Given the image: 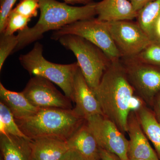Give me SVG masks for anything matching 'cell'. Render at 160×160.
<instances>
[{"label":"cell","instance_id":"1","mask_svg":"<svg viewBox=\"0 0 160 160\" xmlns=\"http://www.w3.org/2000/svg\"><path fill=\"white\" fill-rule=\"evenodd\" d=\"M103 115L113 122L124 134L130 112L146 104L137 95L120 59L112 61L99 84L92 89Z\"/></svg>","mask_w":160,"mask_h":160},{"label":"cell","instance_id":"2","mask_svg":"<svg viewBox=\"0 0 160 160\" xmlns=\"http://www.w3.org/2000/svg\"><path fill=\"white\" fill-rule=\"evenodd\" d=\"M95 2L74 6L56 0H39L38 21L33 27L18 32V42L13 53L41 39L47 32L56 31L77 21L95 18Z\"/></svg>","mask_w":160,"mask_h":160},{"label":"cell","instance_id":"3","mask_svg":"<svg viewBox=\"0 0 160 160\" xmlns=\"http://www.w3.org/2000/svg\"><path fill=\"white\" fill-rule=\"evenodd\" d=\"M85 120L73 108H41L31 116L15 119L20 129L30 139L52 138L65 141L74 134Z\"/></svg>","mask_w":160,"mask_h":160},{"label":"cell","instance_id":"4","mask_svg":"<svg viewBox=\"0 0 160 160\" xmlns=\"http://www.w3.org/2000/svg\"><path fill=\"white\" fill-rule=\"evenodd\" d=\"M43 49L41 43H35L29 52L20 56L21 65L33 77L45 78L57 85L72 101L73 80L79 68L78 63L62 65L51 62L43 56Z\"/></svg>","mask_w":160,"mask_h":160},{"label":"cell","instance_id":"5","mask_svg":"<svg viewBox=\"0 0 160 160\" xmlns=\"http://www.w3.org/2000/svg\"><path fill=\"white\" fill-rule=\"evenodd\" d=\"M60 44L75 56L79 67L92 89L99 84L112 61L98 47L84 38L72 34L58 39Z\"/></svg>","mask_w":160,"mask_h":160},{"label":"cell","instance_id":"6","mask_svg":"<svg viewBox=\"0 0 160 160\" xmlns=\"http://www.w3.org/2000/svg\"><path fill=\"white\" fill-rule=\"evenodd\" d=\"M66 34L78 36L88 40L98 47L111 61L122 57L109 33L106 22L93 18L81 20L54 31L51 39L58 41Z\"/></svg>","mask_w":160,"mask_h":160},{"label":"cell","instance_id":"7","mask_svg":"<svg viewBox=\"0 0 160 160\" xmlns=\"http://www.w3.org/2000/svg\"><path fill=\"white\" fill-rule=\"evenodd\" d=\"M122 63L129 82L137 95L151 107L160 92V67L142 62L133 58Z\"/></svg>","mask_w":160,"mask_h":160},{"label":"cell","instance_id":"8","mask_svg":"<svg viewBox=\"0 0 160 160\" xmlns=\"http://www.w3.org/2000/svg\"><path fill=\"white\" fill-rule=\"evenodd\" d=\"M100 148L116 155L120 160H129V140L113 122L103 115H95L85 121Z\"/></svg>","mask_w":160,"mask_h":160},{"label":"cell","instance_id":"9","mask_svg":"<svg viewBox=\"0 0 160 160\" xmlns=\"http://www.w3.org/2000/svg\"><path fill=\"white\" fill-rule=\"evenodd\" d=\"M106 26L122 57L136 56L152 42L137 22H106Z\"/></svg>","mask_w":160,"mask_h":160},{"label":"cell","instance_id":"10","mask_svg":"<svg viewBox=\"0 0 160 160\" xmlns=\"http://www.w3.org/2000/svg\"><path fill=\"white\" fill-rule=\"evenodd\" d=\"M33 106L38 108L73 109L72 100L61 93L49 80L34 76L22 92Z\"/></svg>","mask_w":160,"mask_h":160},{"label":"cell","instance_id":"11","mask_svg":"<svg viewBox=\"0 0 160 160\" xmlns=\"http://www.w3.org/2000/svg\"><path fill=\"white\" fill-rule=\"evenodd\" d=\"M72 102L75 103L74 111L85 120L95 115H103L98 101L86 82L79 67L73 80Z\"/></svg>","mask_w":160,"mask_h":160},{"label":"cell","instance_id":"12","mask_svg":"<svg viewBox=\"0 0 160 160\" xmlns=\"http://www.w3.org/2000/svg\"><path fill=\"white\" fill-rule=\"evenodd\" d=\"M127 132L129 139V158L160 160L150 145L134 111H131L128 117Z\"/></svg>","mask_w":160,"mask_h":160},{"label":"cell","instance_id":"13","mask_svg":"<svg viewBox=\"0 0 160 160\" xmlns=\"http://www.w3.org/2000/svg\"><path fill=\"white\" fill-rule=\"evenodd\" d=\"M95 8L97 18L105 22L132 21L138 16L129 0H102Z\"/></svg>","mask_w":160,"mask_h":160},{"label":"cell","instance_id":"14","mask_svg":"<svg viewBox=\"0 0 160 160\" xmlns=\"http://www.w3.org/2000/svg\"><path fill=\"white\" fill-rule=\"evenodd\" d=\"M66 142L69 149L78 152L85 160H101L99 146L86 122Z\"/></svg>","mask_w":160,"mask_h":160},{"label":"cell","instance_id":"15","mask_svg":"<svg viewBox=\"0 0 160 160\" xmlns=\"http://www.w3.org/2000/svg\"><path fill=\"white\" fill-rule=\"evenodd\" d=\"M31 160H59L69 149L66 141L52 138L30 141Z\"/></svg>","mask_w":160,"mask_h":160},{"label":"cell","instance_id":"16","mask_svg":"<svg viewBox=\"0 0 160 160\" xmlns=\"http://www.w3.org/2000/svg\"><path fill=\"white\" fill-rule=\"evenodd\" d=\"M0 98L1 102L9 108L15 119L29 117L36 113L39 109L31 104L22 92H16L8 90L1 82Z\"/></svg>","mask_w":160,"mask_h":160},{"label":"cell","instance_id":"17","mask_svg":"<svg viewBox=\"0 0 160 160\" xmlns=\"http://www.w3.org/2000/svg\"><path fill=\"white\" fill-rule=\"evenodd\" d=\"M31 140L9 134H0L3 160H31Z\"/></svg>","mask_w":160,"mask_h":160},{"label":"cell","instance_id":"18","mask_svg":"<svg viewBox=\"0 0 160 160\" xmlns=\"http://www.w3.org/2000/svg\"><path fill=\"white\" fill-rule=\"evenodd\" d=\"M143 131L151 142L160 160V122L146 104L135 111Z\"/></svg>","mask_w":160,"mask_h":160},{"label":"cell","instance_id":"19","mask_svg":"<svg viewBox=\"0 0 160 160\" xmlns=\"http://www.w3.org/2000/svg\"><path fill=\"white\" fill-rule=\"evenodd\" d=\"M160 16V0L148 3L138 12L137 23L152 41L153 28Z\"/></svg>","mask_w":160,"mask_h":160},{"label":"cell","instance_id":"20","mask_svg":"<svg viewBox=\"0 0 160 160\" xmlns=\"http://www.w3.org/2000/svg\"><path fill=\"white\" fill-rule=\"evenodd\" d=\"M0 134H9L30 139L20 129L9 108L1 102H0Z\"/></svg>","mask_w":160,"mask_h":160},{"label":"cell","instance_id":"21","mask_svg":"<svg viewBox=\"0 0 160 160\" xmlns=\"http://www.w3.org/2000/svg\"><path fill=\"white\" fill-rule=\"evenodd\" d=\"M31 20L12 9L7 17L4 31L1 33L10 35L14 34L16 32L22 31L28 27V23Z\"/></svg>","mask_w":160,"mask_h":160},{"label":"cell","instance_id":"22","mask_svg":"<svg viewBox=\"0 0 160 160\" xmlns=\"http://www.w3.org/2000/svg\"><path fill=\"white\" fill-rule=\"evenodd\" d=\"M133 58L142 62L160 67V42L152 41Z\"/></svg>","mask_w":160,"mask_h":160},{"label":"cell","instance_id":"23","mask_svg":"<svg viewBox=\"0 0 160 160\" xmlns=\"http://www.w3.org/2000/svg\"><path fill=\"white\" fill-rule=\"evenodd\" d=\"M17 35H6L1 33L0 37V70L9 55L12 54L18 46Z\"/></svg>","mask_w":160,"mask_h":160},{"label":"cell","instance_id":"24","mask_svg":"<svg viewBox=\"0 0 160 160\" xmlns=\"http://www.w3.org/2000/svg\"><path fill=\"white\" fill-rule=\"evenodd\" d=\"M13 10L29 18L36 17L39 9V0H21Z\"/></svg>","mask_w":160,"mask_h":160},{"label":"cell","instance_id":"25","mask_svg":"<svg viewBox=\"0 0 160 160\" xmlns=\"http://www.w3.org/2000/svg\"><path fill=\"white\" fill-rule=\"evenodd\" d=\"M17 0H0V33L4 31L7 17Z\"/></svg>","mask_w":160,"mask_h":160},{"label":"cell","instance_id":"26","mask_svg":"<svg viewBox=\"0 0 160 160\" xmlns=\"http://www.w3.org/2000/svg\"><path fill=\"white\" fill-rule=\"evenodd\" d=\"M59 160H86L79 153L73 150L69 149Z\"/></svg>","mask_w":160,"mask_h":160},{"label":"cell","instance_id":"27","mask_svg":"<svg viewBox=\"0 0 160 160\" xmlns=\"http://www.w3.org/2000/svg\"><path fill=\"white\" fill-rule=\"evenodd\" d=\"M151 107L155 116L160 122V92L154 98Z\"/></svg>","mask_w":160,"mask_h":160},{"label":"cell","instance_id":"28","mask_svg":"<svg viewBox=\"0 0 160 160\" xmlns=\"http://www.w3.org/2000/svg\"><path fill=\"white\" fill-rule=\"evenodd\" d=\"M136 11L138 12L148 3L154 0H129Z\"/></svg>","mask_w":160,"mask_h":160},{"label":"cell","instance_id":"29","mask_svg":"<svg viewBox=\"0 0 160 160\" xmlns=\"http://www.w3.org/2000/svg\"><path fill=\"white\" fill-rule=\"evenodd\" d=\"M101 160H120L115 155L100 148Z\"/></svg>","mask_w":160,"mask_h":160},{"label":"cell","instance_id":"30","mask_svg":"<svg viewBox=\"0 0 160 160\" xmlns=\"http://www.w3.org/2000/svg\"><path fill=\"white\" fill-rule=\"evenodd\" d=\"M152 41L160 42V16L157 20L153 28Z\"/></svg>","mask_w":160,"mask_h":160},{"label":"cell","instance_id":"31","mask_svg":"<svg viewBox=\"0 0 160 160\" xmlns=\"http://www.w3.org/2000/svg\"><path fill=\"white\" fill-rule=\"evenodd\" d=\"M64 2L69 5H74L76 4H82L83 5H87L89 3L93 2V0H63Z\"/></svg>","mask_w":160,"mask_h":160},{"label":"cell","instance_id":"32","mask_svg":"<svg viewBox=\"0 0 160 160\" xmlns=\"http://www.w3.org/2000/svg\"><path fill=\"white\" fill-rule=\"evenodd\" d=\"M129 160H149L143 159L129 158Z\"/></svg>","mask_w":160,"mask_h":160},{"label":"cell","instance_id":"33","mask_svg":"<svg viewBox=\"0 0 160 160\" xmlns=\"http://www.w3.org/2000/svg\"><path fill=\"white\" fill-rule=\"evenodd\" d=\"M0 160H3L2 158V157H1V159H0Z\"/></svg>","mask_w":160,"mask_h":160}]
</instances>
